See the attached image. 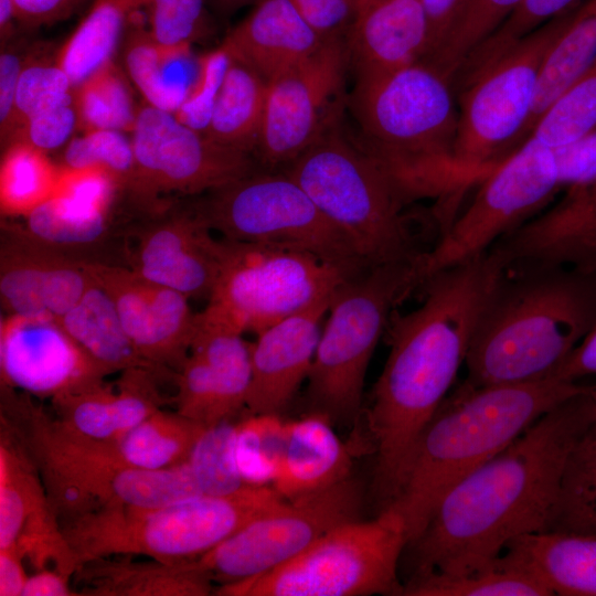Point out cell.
<instances>
[{
    "label": "cell",
    "mask_w": 596,
    "mask_h": 596,
    "mask_svg": "<svg viewBox=\"0 0 596 596\" xmlns=\"http://www.w3.org/2000/svg\"><path fill=\"white\" fill-rule=\"evenodd\" d=\"M331 298H323L257 334L252 343L246 400L251 414L279 415L308 379Z\"/></svg>",
    "instance_id": "603a6c76"
},
{
    "label": "cell",
    "mask_w": 596,
    "mask_h": 596,
    "mask_svg": "<svg viewBox=\"0 0 596 596\" xmlns=\"http://www.w3.org/2000/svg\"><path fill=\"white\" fill-rule=\"evenodd\" d=\"M73 96V83L55 57L49 60L42 55L28 54L15 92L11 140L30 117L56 107Z\"/></svg>",
    "instance_id": "c3c4849f"
},
{
    "label": "cell",
    "mask_w": 596,
    "mask_h": 596,
    "mask_svg": "<svg viewBox=\"0 0 596 596\" xmlns=\"http://www.w3.org/2000/svg\"><path fill=\"white\" fill-rule=\"evenodd\" d=\"M123 190L102 167L60 166L55 189L33 214L38 234L57 246L85 245L106 231L113 202Z\"/></svg>",
    "instance_id": "4316f807"
},
{
    "label": "cell",
    "mask_w": 596,
    "mask_h": 596,
    "mask_svg": "<svg viewBox=\"0 0 596 596\" xmlns=\"http://www.w3.org/2000/svg\"><path fill=\"white\" fill-rule=\"evenodd\" d=\"M286 422L279 415L251 414L237 422L235 443L240 473L248 486H270L285 441Z\"/></svg>",
    "instance_id": "ee69618b"
},
{
    "label": "cell",
    "mask_w": 596,
    "mask_h": 596,
    "mask_svg": "<svg viewBox=\"0 0 596 596\" xmlns=\"http://www.w3.org/2000/svg\"><path fill=\"white\" fill-rule=\"evenodd\" d=\"M58 321L76 343L109 374L130 368H146L164 375L140 356L124 329L113 300L95 280L82 299Z\"/></svg>",
    "instance_id": "1f68e13d"
},
{
    "label": "cell",
    "mask_w": 596,
    "mask_h": 596,
    "mask_svg": "<svg viewBox=\"0 0 596 596\" xmlns=\"http://www.w3.org/2000/svg\"><path fill=\"white\" fill-rule=\"evenodd\" d=\"M124 63L145 103L173 114L192 89L200 68L190 44L168 46L155 41L140 9L131 15L124 38Z\"/></svg>",
    "instance_id": "f546056e"
},
{
    "label": "cell",
    "mask_w": 596,
    "mask_h": 596,
    "mask_svg": "<svg viewBox=\"0 0 596 596\" xmlns=\"http://www.w3.org/2000/svg\"><path fill=\"white\" fill-rule=\"evenodd\" d=\"M586 390H587V394L592 401V404L594 406V409H595V414H596V384L595 385H590V386H586Z\"/></svg>",
    "instance_id": "03108f58"
},
{
    "label": "cell",
    "mask_w": 596,
    "mask_h": 596,
    "mask_svg": "<svg viewBox=\"0 0 596 596\" xmlns=\"http://www.w3.org/2000/svg\"><path fill=\"white\" fill-rule=\"evenodd\" d=\"M199 58L200 68L196 81L174 115L187 126L204 132L231 56L224 47L220 46Z\"/></svg>",
    "instance_id": "f907efd6"
},
{
    "label": "cell",
    "mask_w": 596,
    "mask_h": 596,
    "mask_svg": "<svg viewBox=\"0 0 596 596\" xmlns=\"http://www.w3.org/2000/svg\"><path fill=\"white\" fill-rule=\"evenodd\" d=\"M1 385L31 396L75 394L109 373L53 318L7 315L0 324Z\"/></svg>",
    "instance_id": "d6986e66"
},
{
    "label": "cell",
    "mask_w": 596,
    "mask_h": 596,
    "mask_svg": "<svg viewBox=\"0 0 596 596\" xmlns=\"http://www.w3.org/2000/svg\"><path fill=\"white\" fill-rule=\"evenodd\" d=\"M576 6L460 84L454 160L466 190L525 141L542 64Z\"/></svg>",
    "instance_id": "30bf717a"
},
{
    "label": "cell",
    "mask_w": 596,
    "mask_h": 596,
    "mask_svg": "<svg viewBox=\"0 0 596 596\" xmlns=\"http://www.w3.org/2000/svg\"><path fill=\"white\" fill-rule=\"evenodd\" d=\"M28 54L13 49V41L2 46L0 55V137L6 147L12 137L14 98L20 73Z\"/></svg>",
    "instance_id": "11a10c76"
},
{
    "label": "cell",
    "mask_w": 596,
    "mask_h": 596,
    "mask_svg": "<svg viewBox=\"0 0 596 596\" xmlns=\"http://www.w3.org/2000/svg\"><path fill=\"white\" fill-rule=\"evenodd\" d=\"M22 236L7 240L1 246L0 296L3 309L7 315L52 318L46 308V292L55 254L41 247V243L26 233V237Z\"/></svg>",
    "instance_id": "8d00e7d4"
},
{
    "label": "cell",
    "mask_w": 596,
    "mask_h": 596,
    "mask_svg": "<svg viewBox=\"0 0 596 596\" xmlns=\"http://www.w3.org/2000/svg\"><path fill=\"white\" fill-rule=\"evenodd\" d=\"M596 326V270L532 265L504 269L465 364L473 386L550 377Z\"/></svg>",
    "instance_id": "3957f363"
},
{
    "label": "cell",
    "mask_w": 596,
    "mask_h": 596,
    "mask_svg": "<svg viewBox=\"0 0 596 596\" xmlns=\"http://www.w3.org/2000/svg\"><path fill=\"white\" fill-rule=\"evenodd\" d=\"M581 0H524L502 24L483 41L457 71L465 81L501 56L535 29L578 4Z\"/></svg>",
    "instance_id": "bcb514c9"
},
{
    "label": "cell",
    "mask_w": 596,
    "mask_h": 596,
    "mask_svg": "<svg viewBox=\"0 0 596 596\" xmlns=\"http://www.w3.org/2000/svg\"><path fill=\"white\" fill-rule=\"evenodd\" d=\"M403 596H552L544 584L502 554L491 564L465 574L433 572L411 577Z\"/></svg>",
    "instance_id": "74e56055"
},
{
    "label": "cell",
    "mask_w": 596,
    "mask_h": 596,
    "mask_svg": "<svg viewBox=\"0 0 596 596\" xmlns=\"http://www.w3.org/2000/svg\"><path fill=\"white\" fill-rule=\"evenodd\" d=\"M224 240L195 207L146 228L131 254L130 269L190 298L210 297L216 283Z\"/></svg>",
    "instance_id": "7402d4cb"
},
{
    "label": "cell",
    "mask_w": 596,
    "mask_h": 596,
    "mask_svg": "<svg viewBox=\"0 0 596 596\" xmlns=\"http://www.w3.org/2000/svg\"><path fill=\"white\" fill-rule=\"evenodd\" d=\"M195 210L221 237L309 253L352 275L370 266L286 172L260 169L207 192Z\"/></svg>",
    "instance_id": "7c38bea8"
},
{
    "label": "cell",
    "mask_w": 596,
    "mask_h": 596,
    "mask_svg": "<svg viewBox=\"0 0 596 596\" xmlns=\"http://www.w3.org/2000/svg\"><path fill=\"white\" fill-rule=\"evenodd\" d=\"M141 0H93L73 33L55 54L74 88L107 63L124 41L129 21Z\"/></svg>",
    "instance_id": "d6a6232c"
},
{
    "label": "cell",
    "mask_w": 596,
    "mask_h": 596,
    "mask_svg": "<svg viewBox=\"0 0 596 596\" xmlns=\"http://www.w3.org/2000/svg\"><path fill=\"white\" fill-rule=\"evenodd\" d=\"M328 128L281 171L352 242L370 266L414 262L415 245L403 207L408 201L390 171L341 129Z\"/></svg>",
    "instance_id": "52a82bcc"
},
{
    "label": "cell",
    "mask_w": 596,
    "mask_h": 596,
    "mask_svg": "<svg viewBox=\"0 0 596 596\" xmlns=\"http://www.w3.org/2000/svg\"><path fill=\"white\" fill-rule=\"evenodd\" d=\"M88 1L91 0H13L19 22L22 28L28 29L68 19Z\"/></svg>",
    "instance_id": "6f0895ef"
},
{
    "label": "cell",
    "mask_w": 596,
    "mask_h": 596,
    "mask_svg": "<svg viewBox=\"0 0 596 596\" xmlns=\"http://www.w3.org/2000/svg\"><path fill=\"white\" fill-rule=\"evenodd\" d=\"M596 375V326L576 345L552 376L576 382L577 379Z\"/></svg>",
    "instance_id": "680465c9"
},
{
    "label": "cell",
    "mask_w": 596,
    "mask_h": 596,
    "mask_svg": "<svg viewBox=\"0 0 596 596\" xmlns=\"http://www.w3.org/2000/svg\"><path fill=\"white\" fill-rule=\"evenodd\" d=\"M561 596H596V536L541 531L509 542L501 553Z\"/></svg>",
    "instance_id": "4dcf8cb0"
},
{
    "label": "cell",
    "mask_w": 596,
    "mask_h": 596,
    "mask_svg": "<svg viewBox=\"0 0 596 596\" xmlns=\"http://www.w3.org/2000/svg\"><path fill=\"white\" fill-rule=\"evenodd\" d=\"M1 416L28 448L61 523L103 509H153L202 496L188 461L156 470L128 466L116 439L68 428L26 393L1 386Z\"/></svg>",
    "instance_id": "8992f818"
},
{
    "label": "cell",
    "mask_w": 596,
    "mask_h": 596,
    "mask_svg": "<svg viewBox=\"0 0 596 596\" xmlns=\"http://www.w3.org/2000/svg\"><path fill=\"white\" fill-rule=\"evenodd\" d=\"M251 350L242 332L198 313L189 354L175 372V411L205 427L234 418L246 408Z\"/></svg>",
    "instance_id": "44dd1931"
},
{
    "label": "cell",
    "mask_w": 596,
    "mask_h": 596,
    "mask_svg": "<svg viewBox=\"0 0 596 596\" xmlns=\"http://www.w3.org/2000/svg\"><path fill=\"white\" fill-rule=\"evenodd\" d=\"M453 79L419 61L374 75L355 77L348 104L369 148L394 177L408 200L456 198L466 188L454 152L458 103Z\"/></svg>",
    "instance_id": "5b68a950"
},
{
    "label": "cell",
    "mask_w": 596,
    "mask_h": 596,
    "mask_svg": "<svg viewBox=\"0 0 596 596\" xmlns=\"http://www.w3.org/2000/svg\"><path fill=\"white\" fill-rule=\"evenodd\" d=\"M350 451L330 419L312 413L286 422L279 467L272 487L286 500L318 492L350 477Z\"/></svg>",
    "instance_id": "f1b7e54d"
},
{
    "label": "cell",
    "mask_w": 596,
    "mask_h": 596,
    "mask_svg": "<svg viewBox=\"0 0 596 596\" xmlns=\"http://www.w3.org/2000/svg\"><path fill=\"white\" fill-rule=\"evenodd\" d=\"M596 58V0L577 4L542 64L526 139L546 109ZM525 139V140H526Z\"/></svg>",
    "instance_id": "e575fe53"
},
{
    "label": "cell",
    "mask_w": 596,
    "mask_h": 596,
    "mask_svg": "<svg viewBox=\"0 0 596 596\" xmlns=\"http://www.w3.org/2000/svg\"><path fill=\"white\" fill-rule=\"evenodd\" d=\"M132 555L97 557L74 573L81 596H206L213 581L199 558L136 561Z\"/></svg>",
    "instance_id": "83f0119b"
},
{
    "label": "cell",
    "mask_w": 596,
    "mask_h": 596,
    "mask_svg": "<svg viewBox=\"0 0 596 596\" xmlns=\"http://www.w3.org/2000/svg\"><path fill=\"white\" fill-rule=\"evenodd\" d=\"M324 40L347 39L361 0H292Z\"/></svg>",
    "instance_id": "f5cc1de1"
},
{
    "label": "cell",
    "mask_w": 596,
    "mask_h": 596,
    "mask_svg": "<svg viewBox=\"0 0 596 596\" xmlns=\"http://www.w3.org/2000/svg\"><path fill=\"white\" fill-rule=\"evenodd\" d=\"M58 173L47 152L24 141L9 143L0 164L1 214L26 216L51 196Z\"/></svg>",
    "instance_id": "ab89813d"
},
{
    "label": "cell",
    "mask_w": 596,
    "mask_h": 596,
    "mask_svg": "<svg viewBox=\"0 0 596 596\" xmlns=\"http://www.w3.org/2000/svg\"><path fill=\"white\" fill-rule=\"evenodd\" d=\"M582 389L576 382L550 376L487 386L464 381L447 395L418 439L400 492L390 504L405 521L408 545L454 485Z\"/></svg>",
    "instance_id": "277c9868"
},
{
    "label": "cell",
    "mask_w": 596,
    "mask_h": 596,
    "mask_svg": "<svg viewBox=\"0 0 596 596\" xmlns=\"http://www.w3.org/2000/svg\"><path fill=\"white\" fill-rule=\"evenodd\" d=\"M560 189L554 149L529 137L478 183L467 207L425 252L423 283L437 272L488 252L533 219Z\"/></svg>",
    "instance_id": "5bb4252c"
},
{
    "label": "cell",
    "mask_w": 596,
    "mask_h": 596,
    "mask_svg": "<svg viewBox=\"0 0 596 596\" xmlns=\"http://www.w3.org/2000/svg\"><path fill=\"white\" fill-rule=\"evenodd\" d=\"M553 149L561 188L596 183V130Z\"/></svg>",
    "instance_id": "db71d44e"
},
{
    "label": "cell",
    "mask_w": 596,
    "mask_h": 596,
    "mask_svg": "<svg viewBox=\"0 0 596 596\" xmlns=\"http://www.w3.org/2000/svg\"><path fill=\"white\" fill-rule=\"evenodd\" d=\"M428 24L429 49L434 56L462 20L471 0H421ZM423 61V60H422Z\"/></svg>",
    "instance_id": "9f6ffc18"
},
{
    "label": "cell",
    "mask_w": 596,
    "mask_h": 596,
    "mask_svg": "<svg viewBox=\"0 0 596 596\" xmlns=\"http://www.w3.org/2000/svg\"><path fill=\"white\" fill-rule=\"evenodd\" d=\"M258 1L259 0H206L209 4L224 14L236 11L246 4L257 3Z\"/></svg>",
    "instance_id": "be15d7a7"
},
{
    "label": "cell",
    "mask_w": 596,
    "mask_h": 596,
    "mask_svg": "<svg viewBox=\"0 0 596 596\" xmlns=\"http://www.w3.org/2000/svg\"><path fill=\"white\" fill-rule=\"evenodd\" d=\"M408 545L402 514L389 505L369 521L328 531L285 564L262 575L220 585V596L402 595L398 563Z\"/></svg>",
    "instance_id": "8fae6325"
},
{
    "label": "cell",
    "mask_w": 596,
    "mask_h": 596,
    "mask_svg": "<svg viewBox=\"0 0 596 596\" xmlns=\"http://www.w3.org/2000/svg\"><path fill=\"white\" fill-rule=\"evenodd\" d=\"M324 42L292 0H259L221 46L269 83L306 61Z\"/></svg>",
    "instance_id": "d4e9b609"
},
{
    "label": "cell",
    "mask_w": 596,
    "mask_h": 596,
    "mask_svg": "<svg viewBox=\"0 0 596 596\" xmlns=\"http://www.w3.org/2000/svg\"><path fill=\"white\" fill-rule=\"evenodd\" d=\"M85 266L113 300L140 356L164 375L177 372L196 330L198 313L192 312L189 298L130 268L100 263Z\"/></svg>",
    "instance_id": "ffe728a7"
},
{
    "label": "cell",
    "mask_w": 596,
    "mask_h": 596,
    "mask_svg": "<svg viewBox=\"0 0 596 596\" xmlns=\"http://www.w3.org/2000/svg\"><path fill=\"white\" fill-rule=\"evenodd\" d=\"M78 128V115L72 99L30 117L14 134L10 141H24L49 152L73 138Z\"/></svg>",
    "instance_id": "816d5d0a"
},
{
    "label": "cell",
    "mask_w": 596,
    "mask_h": 596,
    "mask_svg": "<svg viewBox=\"0 0 596 596\" xmlns=\"http://www.w3.org/2000/svg\"><path fill=\"white\" fill-rule=\"evenodd\" d=\"M236 433L232 418L206 427L196 440L187 461L202 494L230 496L248 486L236 462Z\"/></svg>",
    "instance_id": "7bdbcfd3"
},
{
    "label": "cell",
    "mask_w": 596,
    "mask_h": 596,
    "mask_svg": "<svg viewBox=\"0 0 596 596\" xmlns=\"http://www.w3.org/2000/svg\"><path fill=\"white\" fill-rule=\"evenodd\" d=\"M130 134L137 166L132 196L143 203L159 193H207L262 169L254 155L223 146L147 103Z\"/></svg>",
    "instance_id": "e0dca14e"
},
{
    "label": "cell",
    "mask_w": 596,
    "mask_h": 596,
    "mask_svg": "<svg viewBox=\"0 0 596 596\" xmlns=\"http://www.w3.org/2000/svg\"><path fill=\"white\" fill-rule=\"evenodd\" d=\"M347 42L326 41L306 61L268 83L255 158L262 169L286 168L328 128L348 103Z\"/></svg>",
    "instance_id": "2e32d148"
},
{
    "label": "cell",
    "mask_w": 596,
    "mask_h": 596,
    "mask_svg": "<svg viewBox=\"0 0 596 596\" xmlns=\"http://www.w3.org/2000/svg\"><path fill=\"white\" fill-rule=\"evenodd\" d=\"M546 531L596 536V423L567 458Z\"/></svg>",
    "instance_id": "f35d334b"
},
{
    "label": "cell",
    "mask_w": 596,
    "mask_h": 596,
    "mask_svg": "<svg viewBox=\"0 0 596 596\" xmlns=\"http://www.w3.org/2000/svg\"><path fill=\"white\" fill-rule=\"evenodd\" d=\"M345 42L355 77L424 60L429 33L421 0H361Z\"/></svg>",
    "instance_id": "cb8c5ba5"
},
{
    "label": "cell",
    "mask_w": 596,
    "mask_h": 596,
    "mask_svg": "<svg viewBox=\"0 0 596 596\" xmlns=\"http://www.w3.org/2000/svg\"><path fill=\"white\" fill-rule=\"evenodd\" d=\"M596 130V58L546 109L529 137L557 148Z\"/></svg>",
    "instance_id": "b9f144b4"
},
{
    "label": "cell",
    "mask_w": 596,
    "mask_h": 596,
    "mask_svg": "<svg viewBox=\"0 0 596 596\" xmlns=\"http://www.w3.org/2000/svg\"><path fill=\"white\" fill-rule=\"evenodd\" d=\"M155 371L130 368L115 384L106 381L93 389L51 401L54 416L68 428L97 439H117L148 416L163 408L166 398Z\"/></svg>",
    "instance_id": "484cf974"
},
{
    "label": "cell",
    "mask_w": 596,
    "mask_h": 596,
    "mask_svg": "<svg viewBox=\"0 0 596 596\" xmlns=\"http://www.w3.org/2000/svg\"><path fill=\"white\" fill-rule=\"evenodd\" d=\"M223 240L220 273L202 312L243 334L257 336L331 297L354 276L309 253Z\"/></svg>",
    "instance_id": "4fadbf2b"
},
{
    "label": "cell",
    "mask_w": 596,
    "mask_h": 596,
    "mask_svg": "<svg viewBox=\"0 0 596 596\" xmlns=\"http://www.w3.org/2000/svg\"><path fill=\"white\" fill-rule=\"evenodd\" d=\"M588 199L596 210V183L585 187Z\"/></svg>",
    "instance_id": "e7e4bbea"
},
{
    "label": "cell",
    "mask_w": 596,
    "mask_h": 596,
    "mask_svg": "<svg viewBox=\"0 0 596 596\" xmlns=\"http://www.w3.org/2000/svg\"><path fill=\"white\" fill-rule=\"evenodd\" d=\"M12 546L35 571L73 577L79 567L28 448L0 415V550Z\"/></svg>",
    "instance_id": "ac0fdd59"
},
{
    "label": "cell",
    "mask_w": 596,
    "mask_h": 596,
    "mask_svg": "<svg viewBox=\"0 0 596 596\" xmlns=\"http://www.w3.org/2000/svg\"><path fill=\"white\" fill-rule=\"evenodd\" d=\"M595 423L583 386L454 485L408 545L411 577L476 571L494 562L512 540L546 531L567 458Z\"/></svg>",
    "instance_id": "6da1fadb"
},
{
    "label": "cell",
    "mask_w": 596,
    "mask_h": 596,
    "mask_svg": "<svg viewBox=\"0 0 596 596\" xmlns=\"http://www.w3.org/2000/svg\"><path fill=\"white\" fill-rule=\"evenodd\" d=\"M503 273L501 259L489 249L429 276L421 287V306L391 316L390 352L368 413L376 455L374 489L384 508L397 497L418 439L465 363Z\"/></svg>",
    "instance_id": "7a4b0ae2"
},
{
    "label": "cell",
    "mask_w": 596,
    "mask_h": 596,
    "mask_svg": "<svg viewBox=\"0 0 596 596\" xmlns=\"http://www.w3.org/2000/svg\"><path fill=\"white\" fill-rule=\"evenodd\" d=\"M206 0H141L146 26L162 45L192 44L209 32Z\"/></svg>",
    "instance_id": "681fc988"
},
{
    "label": "cell",
    "mask_w": 596,
    "mask_h": 596,
    "mask_svg": "<svg viewBox=\"0 0 596 596\" xmlns=\"http://www.w3.org/2000/svg\"><path fill=\"white\" fill-rule=\"evenodd\" d=\"M71 577L54 568L36 571L28 576L21 596H78Z\"/></svg>",
    "instance_id": "91938a15"
},
{
    "label": "cell",
    "mask_w": 596,
    "mask_h": 596,
    "mask_svg": "<svg viewBox=\"0 0 596 596\" xmlns=\"http://www.w3.org/2000/svg\"><path fill=\"white\" fill-rule=\"evenodd\" d=\"M524 0H471L462 20L444 46L423 60L451 79L466 58L486 41Z\"/></svg>",
    "instance_id": "7dc6e473"
},
{
    "label": "cell",
    "mask_w": 596,
    "mask_h": 596,
    "mask_svg": "<svg viewBox=\"0 0 596 596\" xmlns=\"http://www.w3.org/2000/svg\"><path fill=\"white\" fill-rule=\"evenodd\" d=\"M361 504V488L349 477L284 501L240 528L199 562L220 585L262 575L296 557L337 525L359 519Z\"/></svg>",
    "instance_id": "9a60e30c"
},
{
    "label": "cell",
    "mask_w": 596,
    "mask_h": 596,
    "mask_svg": "<svg viewBox=\"0 0 596 596\" xmlns=\"http://www.w3.org/2000/svg\"><path fill=\"white\" fill-rule=\"evenodd\" d=\"M422 256L366 268L337 288L307 379L313 413L331 423L356 419L374 349L396 306L422 287Z\"/></svg>",
    "instance_id": "9c48e42d"
},
{
    "label": "cell",
    "mask_w": 596,
    "mask_h": 596,
    "mask_svg": "<svg viewBox=\"0 0 596 596\" xmlns=\"http://www.w3.org/2000/svg\"><path fill=\"white\" fill-rule=\"evenodd\" d=\"M205 428L177 411L160 408L116 440L128 466L164 469L187 461Z\"/></svg>",
    "instance_id": "d590c367"
},
{
    "label": "cell",
    "mask_w": 596,
    "mask_h": 596,
    "mask_svg": "<svg viewBox=\"0 0 596 596\" xmlns=\"http://www.w3.org/2000/svg\"><path fill=\"white\" fill-rule=\"evenodd\" d=\"M284 501L272 486H247L230 496L202 494L153 509H103L62 528L79 566L115 555L175 562L199 558Z\"/></svg>",
    "instance_id": "ba28073f"
},
{
    "label": "cell",
    "mask_w": 596,
    "mask_h": 596,
    "mask_svg": "<svg viewBox=\"0 0 596 596\" xmlns=\"http://www.w3.org/2000/svg\"><path fill=\"white\" fill-rule=\"evenodd\" d=\"M23 555L15 547L0 550V596H21L28 574Z\"/></svg>",
    "instance_id": "94428289"
},
{
    "label": "cell",
    "mask_w": 596,
    "mask_h": 596,
    "mask_svg": "<svg viewBox=\"0 0 596 596\" xmlns=\"http://www.w3.org/2000/svg\"><path fill=\"white\" fill-rule=\"evenodd\" d=\"M22 26L18 19L13 0H0V39L1 46L13 41L17 28Z\"/></svg>",
    "instance_id": "6125c7cd"
},
{
    "label": "cell",
    "mask_w": 596,
    "mask_h": 596,
    "mask_svg": "<svg viewBox=\"0 0 596 596\" xmlns=\"http://www.w3.org/2000/svg\"><path fill=\"white\" fill-rule=\"evenodd\" d=\"M82 131L115 129L131 132L139 107L135 105L128 76L107 63L74 88Z\"/></svg>",
    "instance_id": "60d3db41"
},
{
    "label": "cell",
    "mask_w": 596,
    "mask_h": 596,
    "mask_svg": "<svg viewBox=\"0 0 596 596\" xmlns=\"http://www.w3.org/2000/svg\"><path fill=\"white\" fill-rule=\"evenodd\" d=\"M267 86L256 72L231 57L204 134L223 146L254 155Z\"/></svg>",
    "instance_id": "836d02e7"
},
{
    "label": "cell",
    "mask_w": 596,
    "mask_h": 596,
    "mask_svg": "<svg viewBox=\"0 0 596 596\" xmlns=\"http://www.w3.org/2000/svg\"><path fill=\"white\" fill-rule=\"evenodd\" d=\"M65 146L63 164L70 168L102 167L131 195L137 185V166L131 138L115 129L82 131Z\"/></svg>",
    "instance_id": "f6af8a7d"
}]
</instances>
